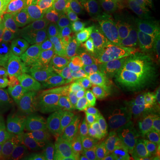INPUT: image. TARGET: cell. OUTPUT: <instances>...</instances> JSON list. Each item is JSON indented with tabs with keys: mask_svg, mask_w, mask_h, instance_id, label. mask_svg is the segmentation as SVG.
Instances as JSON below:
<instances>
[{
	"mask_svg": "<svg viewBox=\"0 0 160 160\" xmlns=\"http://www.w3.org/2000/svg\"><path fill=\"white\" fill-rule=\"evenodd\" d=\"M50 16L63 44L85 38L88 34L90 26L72 8L53 12Z\"/></svg>",
	"mask_w": 160,
	"mask_h": 160,
	"instance_id": "obj_8",
	"label": "cell"
},
{
	"mask_svg": "<svg viewBox=\"0 0 160 160\" xmlns=\"http://www.w3.org/2000/svg\"><path fill=\"white\" fill-rule=\"evenodd\" d=\"M40 74L50 79L62 89H79L95 78L92 57L62 62H38Z\"/></svg>",
	"mask_w": 160,
	"mask_h": 160,
	"instance_id": "obj_4",
	"label": "cell"
},
{
	"mask_svg": "<svg viewBox=\"0 0 160 160\" xmlns=\"http://www.w3.org/2000/svg\"><path fill=\"white\" fill-rule=\"evenodd\" d=\"M24 107L22 84L0 85V132L12 136L15 122Z\"/></svg>",
	"mask_w": 160,
	"mask_h": 160,
	"instance_id": "obj_6",
	"label": "cell"
},
{
	"mask_svg": "<svg viewBox=\"0 0 160 160\" xmlns=\"http://www.w3.org/2000/svg\"><path fill=\"white\" fill-rule=\"evenodd\" d=\"M5 34H6V33L0 32V51H1V48H2V46H3L4 42H5Z\"/></svg>",
	"mask_w": 160,
	"mask_h": 160,
	"instance_id": "obj_39",
	"label": "cell"
},
{
	"mask_svg": "<svg viewBox=\"0 0 160 160\" xmlns=\"http://www.w3.org/2000/svg\"><path fill=\"white\" fill-rule=\"evenodd\" d=\"M109 2V0H77L72 9L90 26L98 17L105 14Z\"/></svg>",
	"mask_w": 160,
	"mask_h": 160,
	"instance_id": "obj_20",
	"label": "cell"
},
{
	"mask_svg": "<svg viewBox=\"0 0 160 160\" xmlns=\"http://www.w3.org/2000/svg\"><path fill=\"white\" fill-rule=\"evenodd\" d=\"M31 67L26 66L21 61L9 55L5 72V82L10 85H20L32 74Z\"/></svg>",
	"mask_w": 160,
	"mask_h": 160,
	"instance_id": "obj_24",
	"label": "cell"
},
{
	"mask_svg": "<svg viewBox=\"0 0 160 160\" xmlns=\"http://www.w3.org/2000/svg\"><path fill=\"white\" fill-rule=\"evenodd\" d=\"M52 12V0H22L14 11L10 27L30 28Z\"/></svg>",
	"mask_w": 160,
	"mask_h": 160,
	"instance_id": "obj_10",
	"label": "cell"
},
{
	"mask_svg": "<svg viewBox=\"0 0 160 160\" xmlns=\"http://www.w3.org/2000/svg\"><path fill=\"white\" fill-rule=\"evenodd\" d=\"M98 46L86 36L85 38L72 40L65 45L57 47V49L40 61L43 63L62 62L82 60L92 57Z\"/></svg>",
	"mask_w": 160,
	"mask_h": 160,
	"instance_id": "obj_11",
	"label": "cell"
},
{
	"mask_svg": "<svg viewBox=\"0 0 160 160\" xmlns=\"http://www.w3.org/2000/svg\"><path fill=\"white\" fill-rule=\"evenodd\" d=\"M95 77L119 70V58L113 46H100L92 56Z\"/></svg>",
	"mask_w": 160,
	"mask_h": 160,
	"instance_id": "obj_18",
	"label": "cell"
},
{
	"mask_svg": "<svg viewBox=\"0 0 160 160\" xmlns=\"http://www.w3.org/2000/svg\"><path fill=\"white\" fill-rule=\"evenodd\" d=\"M151 160H160V157H158V158H153V159Z\"/></svg>",
	"mask_w": 160,
	"mask_h": 160,
	"instance_id": "obj_40",
	"label": "cell"
},
{
	"mask_svg": "<svg viewBox=\"0 0 160 160\" xmlns=\"http://www.w3.org/2000/svg\"><path fill=\"white\" fill-rule=\"evenodd\" d=\"M138 0H109L105 14L120 29L129 27Z\"/></svg>",
	"mask_w": 160,
	"mask_h": 160,
	"instance_id": "obj_19",
	"label": "cell"
},
{
	"mask_svg": "<svg viewBox=\"0 0 160 160\" xmlns=\"http://www.w3.org/2000/svg\"><path fill=\"white\" fill-rule=\"evenodd\" d=\"M12 137L18 154H35L45 147L56 145L58 133L50 130L39 114L24 107L15 122Z\"/></svg>",
	"mask_w": 160,
	"mask_h": 160,
	"instance_id": "obj_1",
	"label": "cell"
},
{
	"mask_svg": "<svg viewBox=\"0 0 160 160\" xmlns=\"http://www.w3.org/2000/svg\"><path fill=\"white\" fill-rule=\"evenodd\" d=\"M107 90L109 108L132 115V93L123 81L119 70L100 75L97 77Z\"/></svg>",
	"mask_w": 160,
	"mask_h": 160,
	"instance_id": "obj_9",
	"label": "cell"
},
{
	"mask_svg": "<svg viewBox=\"0 0 160 160\" xmlns=\"http://www.w3.org/2000/svg\"><path fill=\"white\" fill-rule=\"evenodd\" d=\"M144 64L141 52L129 53L119 59V72L122 76L136 71H141Z\"/></svg>",
	"mask_w": 160,
	"mask_h": 160,
	"instance_id": "obj_27",
	"label": "cell"
},
{
	"mask_svg": "<svg viewBox=\"0 0 160 160\" xmlns=\"http://www.w3.org/2000/svg\"><path fill=\"white\" fill-rule=\"evenodd\" d=\"M38 160H72L62 150L53 148L52 146H47L35 153Z\"/></svg>",
	"mask_w": 160,
	"mask_h": 160,
	"instance_id": "obj_30",
	"label": "cell"
},
{
	"mask_svg": "<svg viewBox=\"0 0 160 160\" xmlns=\"http://www.w3.org/2000/svg\"><path fill=\"white\" fill-rule=\"evenodd\" d=\"M15 152L16 147L12 137L0 132V154L14 156Z\"/></svg>",
	"mask_w": 160,
	"mask_h": 160,
	"instance_id": "obj_32",
	"label": "cell"
},
{
	"mask_svg": "<svg viewBox=\"0 0 160 160\" xmlns=\"http://www.w3.org/2000/svg\"><path fill=\"white\" fill-rule=\"evenodd\" d=\"M79 93L83 102L107 98V90L98 78H93L79 88Z\"/></svg>",
	"mask_w": 160,
	"mask_h": 160,
	"instance_id": "obj_26",
	"label": "cell"
},
{
	"mask_svg": "<svg viewBox=\"0 0 160 160\" xmlns=\"http://www.w3.org/2000/svg\"><path fill=\"white\" fill-rule=\"evenodd\" d=\"M121 29L106 14L98 17L89 27L87 36L98 46H113Z\"/></svg>",
	"mask_w": 160,
	"mask_h": 160,
	"instance_id": "obj_16",
	"label": "cell"
},
{
	"mask_svg": "<svg viewBox=\"0 0 160 160\" xmlns=\"http://www.w3.org/2000/svg\"><path fill=\"white\" fill-rule=\"evenodd\" d=\"M82 102L79 89L68 88L58 93L39 116L52 132L60 133L77 124Z\"/></svg>",
	"mask_w": 160,
	"mask_h": 160,
	"instance_id": "obj_3",
	"label": "cell"
},
{
	"mask_svg": "<svg viewBox=\"0 0 160 160\" xmlns=\"http://www.w3.org/2000/svg\"><path fill=\"white\" fill-rule=\"evenodd\" d=\"M19 5L15 0H0V32L6 33L10 27L14 11Z\"/></svg>",
	"mask_w": 160,
	"mask_h": 160,
	"instance_id": "obj_28",
	"label": "cell"
},
{
	"mask_svg": "<svg viewBox=\"0 0 160 160\" xmlns=\"http://www.w3.org/2000/svg\"><path fill=\"white\" fill-rule=\"evenodd\" d=\"M138 124L139 119L132 115L109 108L101 121L98 130L105 136L119 139L135 131Z\"/></svg>",
	"mask_w": 160,
	"mask_h": 160,
	"instance_id": "obj_13",
	"label": "cell"
},
{
	"mask_svg": "<svg viewBox=\"0 0 160 160\" xmlns=\"http://www.w3.org/2000/svg\"><path fill=\"white\" fill-rule=\"evenodd\" d=\"M151 78L154 81L156 86L160 88V62L154 65L151 69Z\"/></svg>",
	"mask_w": 160,
	"mask_h": 160,
	"instance_id": "obj_36",
	"label": "cell"
},
{
	"mask_svg": "<svg viewBox=\"0 0 160 160\" xmlns=\"http://www.w3.org/2000/svg\"><path fill=\"white\" fill-rule=\"evenodd\" d=\"M159 113H160V109H159Z\"/></svg>",
	"mask_w": 160,
	"mask_h": 160,
	"instance_id": "obj_42",
	"label": "cell"
},
{
	"mask_svg": "<svg viewBox=\"0 0 160 160\" xmlns=\"http://www.w3.org/2000/svg\"><path fill=\"white\" fill-rule=\"evenodd\" d=\"M142 149L147 160H151L160 157V137L151 142H143Z\"/></svg>",
	"mask_w": 160,
	"mask_h": 160,
	"instance_id": "obj_33",
	"label": "cell"
},
{
	"mask_svg": "<svg viewBox=\"0 0 160 160\" xmlns=\"http://www.w3.org/2000/svg\"><path fill=\"white\" fill-rule=\"evenodd\" d=\"M129 28H131L133 33L137 37L138 39L142 42V45L158 39V37L156 34L154 28L147 22H145L139 16L132 18Z\"/></svg>",
	"mask_w": 160,
	"mask_h": 160,
	"instance_id": "obj_25",
	"label": "cell"
},
{
	"mask_svg": "<svg viewBox=\"0 0 160 160\" xmlns=\"http://www.w3.org/2000/svg\"><path fill=\"white\" fill-rule=\"evenodd\" d=\"M159 89V87L156 86L150 75H144L132 94V116L140 119L143 115L154 109Z\"/></svg>",
	"mask_w": 160,
	"mask_h": 160,
	"instance_id": "obj_14",
	"label": "cell"
},
{
	"mask_svg": "<svg viewBox=\"0 0 160 160\" xmlns=\"http://www.w3.org/2000/svg\"><path fill=\"white\" fill-rule=\"evenodd\" d=\"M139 16L154 29H160V6L156 0H138L132 17Z\"/></svg>",
	"mask_w": 160,
	"mask_h": 160,
	"instance_id": "obj_23",
	"label": "cell"
},
{
	"mask_svg": "<svg viewBox=\"0 0 160 160\" xmlns=\"http://www.w3.org/2000/svg\"><path fill=\"white\" fill-rule=\"evenodd\" d=\"M109 109L108 98L83 102L80 106L77 124L74 126L88 131L97 130L101 121Z\"/></svg>",
	"mask_w": 160,
	"mask_h": 160,
	"instance_id": "obj_15",
	"label": "cell"
},
{
	"mask_svg": "<svg viewBox=\"0 0 160 160\" xmlns=\"http://www.w3.org/2000/svg\"><path fill=\"white\" fill-rule=\"evenodd\" d=\"M0 160H17L12 155L0 154Z\"/></svg>",
	"mask_w": 160,
	"mask_h": 160,
	"instance_id": "obj_38",
	"label": "cell"
},
{
	"mask_svg": "<svg viewBox=\"0 0 160 160\" xmlns=\"http://www.w3.org/2000/svg\"><path fill=\"white\" fill-rule=\"evenodd\" d=\"M92 160H132L120 150L109 144Z\"/></svg>",
	"mask_w": 160,
	"mask_h": 160,
	"instance_id": "obj_31",
	"label": "cell"
},
{
	"mask_svg": "<svg viewBox=\"0 0 160 160\" xmlns=\"http://www.w3.org/2000/svg\"><path fill=\"white\" fill-rule=\"evenodd\" d=\"M109 143L99 130L88 131L73 126L58 133L56 145L72 160H92Z\"/></svg>",
	"mask_w": 160,
	"mask_h": 160,
	"instance_id": "obj_2",
	"label": "cell"
},
{
	"mask_svg": "<svg viewBox=\"0 0 160 160\" xmlns=\"http://www.w3.org/2000/svg\"><path fill=\"white\" fill-rule=\"evenodd\" d=\"M58 87L50 78L42 76L28 78L22 84V98L25 108L39 113L58 94Z\"/></svg>",
	"mask_w": 160,
	"mask_h": 160,
	"instance_id": "obj_5",
	"label": "cell"
},
{
	"mask_svg": "<svg viewBox=\"0 0 160 160\" xmlns=\"http://www.w3.org/2000/svg\"><path fill=\"white\" fill-rule=\"evenodd\" d=\"M26 29V35L36 54H46L62 45L51 16H47L30 28Z\"/></svg>",
	"mask_w": 160,
	"mask_h": 160,
	"instance_id": "obj_7",
	"label": "cell"
},
{
	"mask_svg": "<svg viewBox=\"0 0 160 160\" xmlns=\"http://www.w3.org/2000/svg\"><path fill=\"white\" fill-rule=\"evenodd\" d=\"M8 56H9V53L7 51L6 42H4L1 51H0V85L4 84L5 82V72H6Z\"/></svg>",
	"mask_w": 160,
	"mask_h": 160,
	"instance_id": "obj_34",
	"label": "cell"
},
{
	"mask_svg": "<svg viewBox=\"0 0 160 160\" xmlns=\"http://www.w3.org/2000/svg\"><path fill=\"white\" fill-rule=\"evenodd\" d=\"M141 52L144 60V62H146L150 66H154L156 64L159 63L160 41L154 40L143 45Z\"/></svg>",
	"mask_w": 160,
	"mask_h": 160,
	"instance_id": "obj_29",
	"label": "cell"
},
{
	"mask_svg": "<svg viewBox=\"0 0 160 160\" xmlns=\"http://www.w3.org/2000/svg\"><path fill=\"white\" fill-rule=\"evenodd\" d=\"M108 142L126 155L132 160H147L143 152V142L136 131L132 132L123 138H112L105 136Z\"/></svg>",
	"mask_w": 160,
	"mask_h": 160,
	"instance_id": "obj_17",
	"label": "cell"
},
{
	"mask_svg": "<svg viewBox=\"0 0 160 160\" xmlns=\"http://www.w3.org/2000/svg\"><path fill=\"white\" fill-rule=\"evenodd\" d=\"M76 1L77 0H52V12L64 9V8H73Z\"/></svg>",
	"mask_w": 160,
	"mask_h": 160,
	"instance_id": "obj_35",
	"label": "cell"
},
{
	"mask_svg": "<svg viewBox=\"0 0 160 160\" xmlns=\"http://www.w3.org/2000/svg\"><path fill=\"white\" fill-rule=\"evenodd\" d=\"M19 156V159L18 160H38L36 158L34 154L30 153V152H24L18 154Z\"/></svg>",
	"mask_w": 160,
	"mask_h": 160,
	"instance_id": "obj_37",
	"label": "cell"
},
{
	"mask_svg": "<svg viewBox=\"0 0 160 160\" xmlns=\"http://www.w3.org/2000/svg\"><path fill=\"white\" fill-rule=\"evenodd\" d=\"M143 142H151L160 137V113L149 111L139 119L135 129Z\"/></svg>",
	"mask_w": 160,
	"mask_h": 160,
	"instance_id": "obj_21",
	"label": "cell"
},
{
	"mask_svg": "<svg viewBox=\"0 0 160 160\" xmlns=\"http://www.w3.org/2000/svg\"><path fill=\"white\" fill-rule=\"evenodd\" d=\"M142 46V42L138 39L131 28L127 27L121 29L113 48L120 59L132 52H141Z\"/></svg>",
	"mask_w": 160,
	"mask_h": 160,
	"instance_id": "obj_22",
	"label": "cell"
},
{
	"mask_svg": "<svg viewBox=\"0 0 160 160\" xmlns=\"http://www.w3.org/2000/svg\"><path fill=\"white\" fill-rule=\"evenodd\" d=\"M15 1H17L18 3H19V4H20V2H21V1H22V0H15Z\"/></svg>",
	"mask_w": 160,
	"mask_h": 160,
	"instance_id": "obj_41",
	"label": "cell"
},
{
	"mask_svg": "<svg viewBox=\"0 0 160 160\" xmlns=\"http://www.w3.org/2000/svg\"><path fill=\"white\" fill-rule=\"evenodd\" d=\"M5 42L9 55L29 67H34L37 64L36 52L27 38L25 28L9 27L5 34Z\"/></svg>",
	"mask_w": 160,
	"mask_h": 160,
	"instance_id": "obj_12",
	"label": "cell"
}]
</instances>
